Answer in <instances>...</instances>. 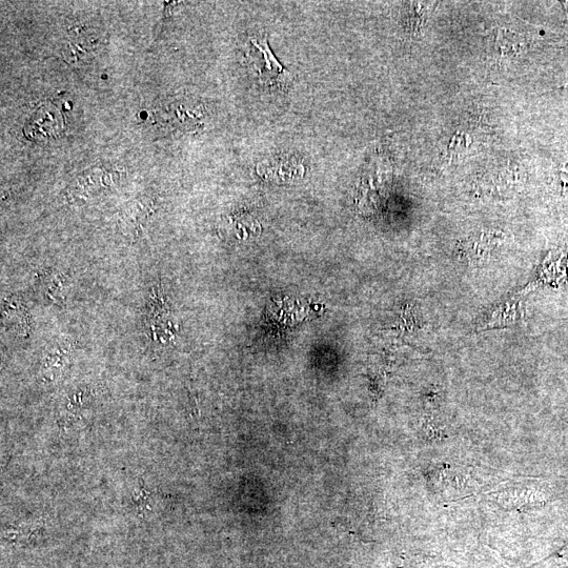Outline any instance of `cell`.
Returning a JSON list of instances; mask_svg holds the SVG:
<instances>
[{"label": "cell", "instance_id": "cell-1", "mask_svg": "<svg viewBox=\"0 0 568 568\" xmlns=\"http://www.w3.org/2000/svg\"><path fill=\"white\" fill-rule=\"evenodd\" d=\"M247 57L260 83L275 86L284 85L290 81L291 74L280 65L274 56L266 36L256 35L248 39Z\"/></svg>", "mask_w": 568, "mask_h": 568}, {"label": "cell", "instance_id": "cell-2", "mask_svg": "<svg viewBox=\"0 0 568 568\" xmlns=\"http://www.w3.org/2000/svg\"><path fill=\"white\" fill-rule=\"evenodd\" d=\"M63 129V119L50 107L40 108L29 120L27 132L29 136L45 140L57 135Z\"/></svg>", "mask_w": 568, "mask_h": 568}, {"label": "cell", "instance_id": "cell-3", "mask_svg": "<svg viewBox=\"0 0 568 568\" xmlns=\"http://www.w3.org/2000/svg\"><path fill=\"white\" fill-rule=\"evenodd\" d=\"M546 496H549V494H547L545 489L541 488L539 484L534 486L529 484L525 486H515L513 489L505 490L497 494V500L505 505L522 507L523 509V507H531L544 503L547 500Z\"/></svg>", "mask_w": 568, "mask_h": 568}, {"label": "cell", "instance_id": "cell-4", "mask_svg": "<svg viewBox=\"0 0 568 568\" xmlns=\"http://www.w3.org/2000/svg\"><path fill=\"white\" fill-rule=\"evenodd\" d=\"M495 51L502 56L518 53L522 50V40L514 32L504 31L494 37Z\"/></svg>", "mask_w": 568, "mask_h": 568}, {"label": "cell", "instance_id": "cell-5", "mask_svg": "<svg viewBox=\"0 0 568 568\" xmlns=\"http://www.w3.org/2000/svg\"><path fill=\"white\" fill-rule=\"evenodd\" d=\"M151 493L145 489V486H141V488L134 491L132 500L137 507L138 513L141 515L145 511L150 510L149 506V498Z\"/></svg>", "mask_w": 568, "mask_h": 568}, {"label": "cell", "instance_id": "cell-6", "mask_svg": "<svg viewBox=\"0 0 568 568\" xmlns=\"http://www.w3.org/2000/svg\"><path fill=\"white\" fill-rule=\"evenodd\" d=\"M564 551H568V543L566 544Z\"/></svg>", "mask_w": 568, "mask_h": 568}]
</instances>
